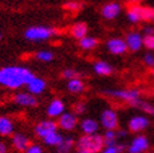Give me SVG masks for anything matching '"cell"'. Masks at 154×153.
<instances>
[{"label": "cell", "instance_id": "6da1fadb", "mask_svg": "<svg viewBox=\"0 0 154 153\" xmlns=\"http://www.w3.org/2000/svg\"><path fill=\"white\" fill-rule=\"evenodd\" d=\"M35 74L26 67L9 65L0 69V86L8 89H19L26 87Z\"/></svg>", "mask_w": 154, "mask_h": 153}, {"label": "cell", "instance_id": "7a4b0ae2", "mask_svg": "<svg viewBox=\"0 0 154 153\" xmlns=\"http://www.w3.org/2000/svg\"><path fill=\"white\" fill-rule=\"evenodd\" d=\"M103 94L106 97L124 102L132 107H135L142 101V92L137 88H124V89H104Z\"/></svg>", "mask_w": 154, "mask_h": 153}, {"label": "cell", "instance_id": "3957f363", "mask_svg": "<svg viewBox=\"0 0 154 153\" xmlns=\"http://www.w3.org/2000/svg\"><path fill=\"white\" fill-rule=\"evenodd\" d=\"M104 138L103 134L97 133L93 136H84L82 134L75 141L76 151H84L88 153H100L104 148Z\"/></svg>", "mask_w": 154, "mask_h": 153}, {"label": "cell", "instance_id": "277c9868", "mask_svg": "<svg viewBox=\"0 0 154 153\" xmlns=\"http://www.w3.org/2000/svg\"><path fill=\"white\" fill-rule=\"evenodd\" d=\"M57 34L58 32L54 28L44 27V25H35V27L28 28L24 33V36L29 42H45Z\"/></svg>", "mask_w": 154, "mask_h": 153}, {"label": "cell", "instance_id": "5b68a950", "mask_svg": "<svg viewBox=\"0 0 154 153\" xmlns=\"http://www.w3.org/2000/svg\"><path fill=\"white\" fill-rule=\"evenodd\" d=\"M99 124L105 131H117L119 128V116L113 108H104L99 117Z\"/></svg>", "mask_w": 154, "mask_h": 153}, {"label": "cell", "instance_id": "8992f818", "mask_svg": "<svg viewBox=\"0 0 154 153\" xmlns=\"http://www.w3.org/2000/svg\"><path fill=\"white\" fill-rule=\"evenodd\" d=\"M128 132L134 134H140L150 126V119L144 114H135L132 116L128 120Z\"/></svg>", "mask_w": 154, "mask_h": 153}, {"label": "cell", "instance_id": "52a82bcc", "mask_svg": "<svg viewBox=\"0 0 154 153\" xmlns=\"http://www.w3.org/2000/svg\"><path fill=\"white\" fill-rule=\"evenodd\" d=\"M79 118L73 112H65L58 118V128L64 132H73L79 127Z\"/></svg>", "mask_w": 154, "mask_h": 153}, {"label": "cell", "instance_id": "ba28073f", "mask_svg": "<svg viewBox=\"0 0 154 153\" xmlns=\"http://www.w3.org/2000/svg\"><path fill=\"white\" fill-rule=\"evenodd\" d=\"M58 123L54 119H43L40 122H38L34 127V133L38 138L44 139L47 136L54 133L58 131Z\"/></svg>", "mask_w": 154, "mask_h": 153}, {"label": "cell", "instance_id": "9c48e42d", "mask_svg": "<svg viewBox=\"0 0 154 153\" xmlns=\"http://www.w3.org/2000/svg\"><path fill=\"white\" fill-rule=\"evenodd\" d=\"M150 148V142L147 136L137 134L128 144L127 151L128 153H147Z\"/></svg>", "mask_w": 154, "mask_h": 153}, {"label": "cell", "instance_id": "30bf717a", "mask_svg": "<svg viewBox=\"0 0 154 153\" xmlns=\"http://www.w3.org/2000/svg\"><path fill=\"white\" fill-rule=\"evenodd\" d=\"M105 47L108 49V52L110 53L113 55H123L125 54L128 47H127V43L123 38H109L105 43Z\"/></svg>", "mask_w": 154, "mask_h": 153}, {"label": "cell", "instance_id": "8fae6325", "mask_svg": "<svg viewBox=\"0 0 154 153\" xmlns=\"http://www.w3.org/2000/svg\"><path fill=\"white\" fill-rule=\"evenodd\" d=\"M13 102L17 105L24 107V108H34V107L38 105L36 97L30 94L29 92H18V93H15L13 97Z\"/></svg>", "mask_w": 154, "mask_h": 153}, {"label": "cell", "instance_id": "7c38bea8", "mask_svg": "<svg viewBox=\"0 0 154 153\" xmlns=\"http://www.w3.org/2000/svg\"><path fill=\"white\" fill-rule=\"evenodd\" d=\"M122 13V4L118 2H109L102 6L100 9V15L105 20H113L119 17Z\"/></svg>", "mask_w": 154, "mask_h": 153}, {"label": "cell", "instance_id": "4fadbf2b", "mask_svg": "<svg viewBox=\"0 0 154 153\" xmlns=\"http://www.w3.org/2000/svg\"><path fill=\"white\" fill-rule=\"evenodd\" d=\"M99 128H100V124H99V120L94 119V118H83L79 122V129L82 134L84 136H93L99 133Z\"/></svg>", "mask_w": 154, "mask_h": 153}, {"label": "cell", "instance_id": "5bb4252c", "mask_svg": "<svg viewBox=\"0 0 154 153\" xmlns=\"http://www.w3.org/2000/svg\"><path fill=\"white\" fill-rule=\"evenodd\" d=\"M30 144H32V141L25 133L17 132L11 136V147L17 152L24 153L29 148Z\"/></svg>", "mask_w": 154, "mask_h": 153}, {"label": "cell", "instance_id": "9a60e30c", "mask_svg": "<svg viewBox=\"0 0 154 153\" xmlns=\"http://www.w3.org/2000/svg\"><path fill=\"white\" fill-rule=\"evenodd\" d=\"M65 113V103L60 98H54L47 107V116L50 119L59 118L61 114Z\"/></svg>", "mask_w": 154, "mask_h": 153}, {"label": "cell", "instance_id": "2e32d148", "mask_svg": "<svg viewBox=\"0 0 154 153\" xmlns=\"http://www.w3.org/2000/svg\"><path fill=\"white\" fill-rule=\"evenodd\" d=\"M124 40L127 43L128 50L130 52H139L143 47V35L138 32H130L125 35Z\"/></svg>", "mask_w": 154, "mask_h": 153}, {"label": "cell", "instance_id": "e0dca14e", "mask_svg": "<svg viewBox=\"0 0 154 153\" xmlns=\"http://www.w3.org/2000/svg\"><path fill=\"white\" fill-rule=\"evenodd\" d=\"M26 89L30 94H33V95H39L42 93H44L45 89H47V82H45L43 78H40V76H34V78L30 80L28 83V86H26Z\"/></svg>", "mask_w": 154, "mask_h": 153}, {"label": "cell", "instance_id": "ac0fdd59", "mask_svg": "<svg viewBox=\"0 0 154 153\" xmlns=\"http://www.w3.org/2000/svg\"><path fill=\"white\" fill-rule=\"evenodd\" d=\"M93 72L97 75H100V76H108V75H112L114 69L113 67L105 62V60H95L93 63Z\"/></svg>", "mask_w": 154, "mask_h": 153}, {"label": "cell", "instance_id": "d6986e66", "mask_svg": "<svg viewBox=\"0 0 154 153\" xmlns=\"http://www.w3.org/2000/svg\"><path fill=\"white\" fill-rule=\"evenodd\" d=\"M69 33H70V35L74 38V39L80 40L88 35V25L83 21L75 23V24H73L70 27V29H69Z\"/></svg>", "mask_w": 154, "mask_h": 153}, {"label": "cell", "instance_id": "ffe728a7", "mask_svg": "<svg viewBox=\"0 0 154 153\" xmlns=\"http://www.w3.org/2000/svg\"><path fill=\"white\" fill-rule=\"evenodd\" d=\"M14 122L6 116H0V136L9 137L14 134Z\"/></svg>", "mask_w": 154, "mask_h": 153}, {"label": "cell", "instance_id": "44dd1931", "mask_svg": "<svg viewBox=\"0 0 154 153\" xmlns=\"http://www.w3.org/2000/svg\"><path fill=\"white\" fill-rule=\"evenodd\" d=\"M142 5H130L127 11V19L132 24H138L142 20Z\"/></svg>", "mask_w": 154, "mask_h": 153}, {"label": "cell", "instance_id": "7402d4cb", "mask_svg": "<svg viewBox=\"0 0 154 153\" xmlns=\"http://www.w3.org/2000/svg\"><path fill=\"white\" fill-rule=\"evenodd\" d=\"M66 89L72 94H80L85 90V83L82 78H75L66 82Z\"/></svg>", "mask_w": 154, "mask_h": 153}, {"label": "cell", "instance_id": "603a6c76", "mask_svg": "<svg viewBox=\"0 0 154 153\" xmlns=\"http://www.w3.org/2000/svg\"><path fill=\"white\" fill-rule=\"evenodd\" d=\"M74 148H75V139L70 136H66L55 149L57 153H72Z\"/></svg>", "mask_w": 154, "mask_h": 153}, {"label": "cell", "instance_id": "cb8c5ba5", "mask_svg": "<svg viewBox=\"0 0 154 153\" xmlns=\"http://www.w3.org/2000/svg\"><path fill=\"white\" fill-rule=\"evenodd\" d=\"M64 137L65 136H63L59 131H57V132H54V133H51V134H49V136H47L44 139H42L43 141V143L45 144V146H48V147H54V148H57L59 144L63 142V139H64Z\"/></svg>", "mask_w": 154, "mask_h": 153}, {"label": "cell", "instance_id": "d4e9b609", "mask_svg": "<svg viewBox=\"0 0 154 153\" xmlns=\"http://www.w3.org/2000/svg\"><path fill=\"white\" fill-rule=\"evenodd\" d=\"M99 45V40L94 36H90V35H87L85 38L79 40V47L83 49V50H93L95 49Z\"/></svg>", "mask_w": 154, "mask_h": 153}, {"label": "cell", "instance_id": "484cf974", "mask_svg": "<svg viewBox=\"0 0 154 153\" xmlns=\"http://www.w3.org/2000/svg\"><path fill=\"white\" fill-rule=\"evenodd\" d=\"M104 138V144L106 146H115L118 143V136H117V131H105L103 134Z\"/></svg>", "mask_w": 154, "mask_h": 153}, {"label": "cell", "instance_id": "4316f807", "mask_svg": "<svg viewBox=\"0 0 154 153\" xmlns=\"http://www.w3.org/2000/svg\"><path fill=\"white\" fill-rule=\"evenodd\" d=\"M134 108L139 109L142 112H144V114H148V116H153L154 117V104L147 102V101H139V103H138Z\"/></svg>", "mask_w": 154, "mask_h": 153}, {"label": "cell", "instance_id": "83f0119b", "mask_svg": "<svg viewBox=\"0 0 154 153\" xmlns=\"http://www.w3.org/2000/svg\"><path fill=\"white\" fill-rule=\"evenodd\" d=\"M35 59L39 60V62H43V63H50L51 60L54 59V53L50 52V50H40L35 53Z\"/></svg>", "mask_w": 154, "mask_h": 153}, {"label": "cell", "instance_id": "f1b7e54d", "mask_svg": "<svg viewBox=\"0 0 154 153\" xmlns=\"http://www.w3.org/2000/svg\"><path fill=\"white\" fill-rule=\"evenodd\" d=\"M127 149L124 143H117L115 146H106L103 148V151L100 153H123Z\"/></svg>", "mask_w": 154, "mask_h": 153}, {"label": "cell", "instance_id": "f546056e", "mask_svg": "<svg viewBox=\"0 0 154 153\" xmlns=\"http://www.w3.org/2000/svg\"><path fill=\"white\" fill-rule=\"evenodd\" d=\"M80 72L74 69V68H66L61 72V76L66 80H72V79H75V78H80Z\"/></svg>", "mask_w": 154, "mask_h": 153}, {"label": "cell", "instance_id": "4dcf8cb0", "mask_svg": "<svg viewBox=\"0 0 154 153\" xmlns=\"http://www.w3.org/2000/svg\"><path fill=\"white\" fill-rule=\"evenodd\" d=\"M142 20L154 23V8H149V6L142 8Z\"/></svg>", "mask_w": 154, "mask_h": 153}, {"label": "cell", "instance_id": "1f68e13d", "mask_svg": "<svg viewBox=\"0 0 154 153\" xmlns=\"http://www.w3.org/2000/svg\"><path fill=\"white\" fill-rule=\"evenodd\" d=\"M87 111H88V107H87L85 102L79 101L73 104V113L76 114V116H82V114H84Z\"/></svg>", "mask_w": 154, "mask_h": 153}, {"label": "cell", "instance_id": "d6a6232c", "mask_svg": "<svg viewBox=\"0 0 154 153\" xmlns=\"http://www.w3.org/2000/svg\"><path fill=\"white\" fill-rule=\"evenodd\" d=\"M82 8H83V4L79 3V2H75V0H70V2H68V3L64 4V9L66 11H70V13L79 11Z\"/></svg>", "mask_w": 154, "mask_h": 153}, {"label": "cell", "instance_id": "836d02e7", "mask_svg": "<svg viewBox=\"0 0 154 153\" xmlns=\"http://www.w3.org/2000/svg\"><path fill=\"white\" fill-rule=\"evenodd\" d=\"M143 45L148 50H154V34L143 36Z\"/></svg>", "mask_w": 154, "mask_h": 153}, {"label": "cell", "instance_id": "e575fe53", "mask_svg": "<svg viewBox=\"0 0 154 153\" xmlns=\"http://www.w3.org/2000/svg\"><path fill=\"white\" fill-rule=\"evenodd\" d=\"M143 62H144V64L147 67L153 68L154 67V54H153V53H150V52L145 53L144 57H143Z\"/></svg>", "mask_w": 154, "mask_h": 153}, {"label": "cell", "instance_id": "d590c367", "mask_svg": "<svg viewBox=\"0 0 154 153\" xmlns=\"http://www.w3.org/2000/svg\"><path fill=\"white\" fill-rule=\"evenodd\" d=\"M24 153H44V149H43V147L40 146V144L32 143V144L29 146V148H28Z\"/></svg>", "mask_w": 154, "mask_h": 153}, {"label": "cell", "instance_id": "8d00e7d4", "mask_svg": "<svg viewBox=\"0 0 154 153\" xmlns=\"http://www.w3.org/2000/svg\"><path fill=\"white\" fill-rule=\"evenodd\" d=\"M117 136H118V139H124V138H127V136H128V131L122 129V128H118L117 129Z\"/></svg>", "mask_w": 154, "mask_h": 153}, {"label": "cell", "instance_id": "74e56055", "mask_svg": "<svg viewBox=\"0 0 154 153\" xmlns=\"http://www.w3.org/2000/svg\"><path fill=\"white\" fill-rule=\"evenodd\" d=\"M0 153H9L8 144L5 142H2V141H0Z\"/></svg>", "mask_w": 154, "mask_h": 153}, {"label": "cell", "instance_id": "f35d334b", "mask_svg": "<svg viewBox=\"0 0 154 153\" xmlns=\"http://www.w3.org/2000/svg\"><path fill=\"white\" fill-rule=\"evenodd\" d=\"M143 33H144V35H153L154 34V28L153 27H145L143 29Z\"/></svg>", "mask_w": 154, "mask_h": 153}, {"label": "cell", "instance_id": "ab89813d", "mask_svg": "<svg viewBox=\"0 0 154 153\" xmlns=\"http://www.w3.org/2000/svg\"><path fill=\"white\" fill-rule=\"evenodd\" d=\"M127 2L130 4V5H139V3L142 0H127Z\"/></svg>", "mask_w": 154, "mask_h": 153}, {"label": "cell", "instance_id": "60d3db41", "mask_svg": "<svg viewBox=\"0 0 154 153\" xmlns=\"http://www.w3.org/2000/svg\"><path fill=\"white\" fill-rule=\"evenodd\" d=\"M75 153H88V152H84V151H76Z\"/></svg>", "mask_w": 154, "mask_h": 153}, {"label": "cell", "instance_id": "b9f144b4", "mask_svg": "<svg viewBox=\"0 0 154 153\" xmlns=\"http://www.w3.org/2000/svg\"><path fill=\"white\" fill-rule=\"evenodd\" d=\"M152 74H153V75H154V67H153V68H152Z\"/></svg>", "mask_w": 154, "mask_h": 153}, {"label": "cell", "instance_id": "7bdbcfd3", "mask_svg": "<svg viewBox=\"0 0 154 153\" xmlns=\"http://www.w3.org/2000/svg\"><path fill=\"white\" fill-rule=\"evenodd\" d=\"M0 39H2V34H0Z\"/></svg>", "mask_w": 154, "mask_h": 153}, {"label": "cell", "instance_id": "ee69618b", "mask_svg": "<svg viewBox=\"0 0 154 153\" xmlns=\"http://www.w3.org/2000/svg\"><path fill=\"white\" fill-rule=\"evenodd\" d=\"M55 153H57V152H55Z\"/></svg>", "mask_w": 154, "mask_h": 153}]
</instances>
